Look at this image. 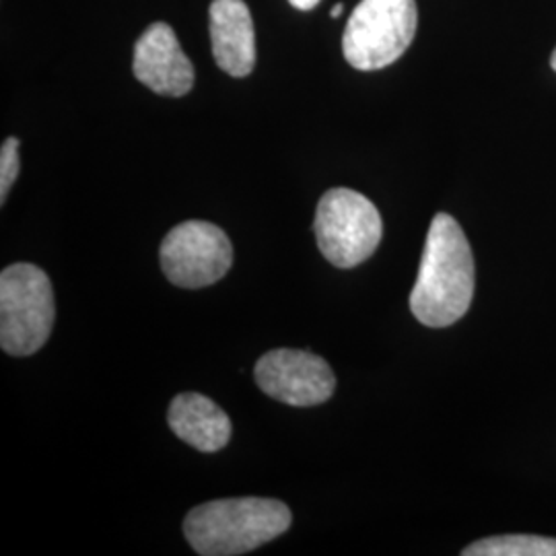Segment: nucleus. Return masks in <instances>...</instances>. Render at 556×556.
<instances>
[{"label":"nucleus","mask_w":556,"mask_h":556,"mask_svg":"<svg viewBox=\"0 0 556 556\" xmlns=\"http://www.w3.org/2000/svg\"><path fill=\"white\" fill-rule=\"evenodd\" d=\"M161 268L181 289H202L219 282L233 264L227 233L206 220H186L161 243Z\"/></svg>","instance_id":"423d86ee"},{"label":"nucleus","mask_w":556,"mask_h":556,"mask_svg":"<svg viewBox=\"0 0 556 556\" xmlns=\"http://www.w3.org/2000/svg\"><path fill=\"white\" fill-rule=\"evenodd\" d=\"M167 422L181 441L204 454H215L231 439V420L211 397L186 392L172 400Z\"/></svg>","instance_id":"9d476101"},{"label":"nucleus","mask_w":556,"mask_h":556,"mask_svg":"<svg viewBox=\"0 0 556 556\" xmlns=\"http://www.w3.org/2000/svg\"><path fill=\"white\" fill-rule=\"evenodd\" d=\"M464 556H556V538L495 536L478 540L462 551Z\"/></svg>","instance_id":"9b49d317"},{"label":"nucleus","mask_w":556,"mask_h":556,"mask_svg":"<svg viewBox=\"0 0 556 556\" xmlns=\"http://www.w3.org/2000/svg\"><path fill=\"white\" fill-rule=\"evenodd\" d=\"M415 0H361L342 36L344 59L357 71H379L396 62L415 40Z\"/></svg>","instance_id":"20e7f679"},{"label":"nucleus","mask_w":556,"mask_h":556,"mask_svg":"<svg viewBox=\"0 0 556 556\" xmlns=\"http://www.w3.org/2000/svg\"><path fill=\"white\" fill-rule=\"evenodd\" d=\"M211 43L217 66L231 77H248L256 66V31L243 0H213Z\"/></svg>","instance_id":"1a4fd4ad"},{"label":"nucleus","mask_w":556,"mask_h":556,"mask_svg":"<svg viewBox=\"0 0 556 556\" xmlns=\"http://www.w3.org/2000/svg\"><path fill=\"white\" fill-rule=\"evenodd\" d=\"M54 289L34 264H13L0 275V346L7 355L29 357L52 334Z\"/></svg>","instance_id":"7ed1b4c3"},{"label":"nucleus","mask_w":556,"mask_h":556,"mask_svg":"<svg viewBox=\"0 0 556 556\" xmlns=\"http://www.w3.org/2000/svg\"><path fill=\"white\" fill-rule=\"evenodd\" d=\"M132 68L135 77L160 96L181 98L194 87V66L167 23L144 29L135 48Z\"/></svg>","instance_id":"6e6552de"},{"label":"nucleus","mask_w":556,"mask_h":556,"mask_svg":"<svg viewBox=\"0 0 556 556\" xmlns=\"http://www.w3.org/2000/svg\"><path fill=\"white\" fill-rule=\"evenodd\" d=\"M551 66H553V68H555V73H556V48H555V52H553V59H551Z\"/></svg>","instance_id":"2eb2a0df"},{"label":"nucleus","mask_w":556,"mask_h":556,"mask_svg":"<svg viewBox=\"0 0 556 556\" xmlns=\"http://www.w3.org/2000/svg\"><path fill=\"white\" fill-rule=\"evenodd\" d=\"M256 383L266 396L289 406H318L334 394L337 378L324 358L295 349H277L256 363Z\"/></svg>","instance_id":"0eeeda50"},{"label":"nucleus","mask_w":556,"mask_h":556,"mask_svg":"<svg viewBox=\"0 0 556 556\" xmlns=\"http://www.w3.org/2000/svg\"><path fill=\"white\" fill-rule=\"evenodd\" d=\"M314 231L324 258L338 268H355L378 250L383 225L371 200L332 188L319 199Z\"/></svg>","instance_id":"39448f33"},{"label":"nucleus","mask_w":556,"mask_h":556,"mask_svg":"<svg viewBox=\"0 0 556 556\" xmlns=\"http://www.w3.org/2000/svg\"><path fill=\"white\" fill-rule=\"evenodd\" d=\"M293 516L277 498H219L194 507L184 534L202 556H238L282 536Z\"/></svg>","instance_id":"f03ea898"},{"label":"nucleus","mask_w":556,"mask_h":556,"mask_svg":"<svg viewBox=\"0 0 556 556\" xmlns=\"http://www.w3.org/2000/svg\"><path fill=\"white\" fill-rule=\"evenodd\" d=\"M475 298V258L454 217L439 213L431 220L410 312L429 328H447L464 318Z\"/></svg>","instance_id":"f257e3e1"},{"label":"nucleus","mask_w":556,"mask_h":556,"mask_svg":"<svg viewBox=\"0 0 556 556\" xmlns=\"http://www.w3.org/2000/svg\"><path fill=\"white\" fill-rule=\"evenodd\" d=\"M289 2L299 11H309V9H314L318 4L319 0H289Z\"/></svg>","instance_id":"ddd939ff"},{"label":"nucleus","mask_w":556,"mask_h":556,"mask_svg":"<svg viewBox=\"0 0 556 556\" xmlns=\"http://www.w3.org/2000/svg\"><path fill=\"white\" fill-rule=\"evenodd\" d=\"M20 140L9 137L0 149V204L7 202V197L20 176Z\"/></svg>","instance_id":"f8f14e48"},{"label":"nucleus","mask_w":556,"mask_h":556,"mask_svg":"<svg viewBox=\"0 0 556 556\" xmlns=\"http://www.w3.org/2000/svg\"><path fill=\"white\" fill-rule=\"evenodd\" d=\"M342 11H344V7H342V4H334V7H332V11H330V17L338 20V17L342 15Z\"/></svg>","instance_id":"4468645a"}]
</instances>
